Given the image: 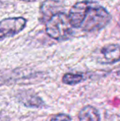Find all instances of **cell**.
Returning <instances> with one entry per match:
<instances>
[{
	"instance_id": "12",
	"label": "cell",
	"mask_w": 120,
	"mask_h": 121,
	"mask_svg": "<svg viewBox=\"0 0 120 121\" xmlns=\"http://www.w3.org/2000/svg\"><path fill=\"white\" fill-rule=\"evenodd\" d=\"M119 25H120V16H119Z\"/></svg>"
},
{
	"instance_id": "5",
	"label": "cell",
	"mask_w": 120,
	"mask_h": 121,
	"mask_svg": "<svg viewBox=\"0 0 120 121\" xmlns=\"http://www.w3.org/2000/svg\"><path fill=\"white\" fill-rule=\"evenodd\" d=\"M120 61V46L110 44L102 47L99 50V62L103 64H114Z\"/></svg>"
},
{
	"instance_id": "3",
	"label": "cell",
	"mask_w": 120,
	"mask_h": 121,
	"mask_svg": "<svg viewBox=\"0 0 120 121\" xmlns=\"http://www.w3.org/2000/svg\"><path fill=\"white\" fill-rule=\"evenodd\" d=\"M26 20L24 17H8L0 22V39L13 36L25 28Z\"/></svg>"
},
{
	"instance_id": "4",
	"label": "cell",
	"mask_w": 120,
	"mask_h": 121,
	"mask_svg": "<svg viewBox=\"0 0 120 121\" xmlns=\"http://www.w3.org/2000/svg\"><path fill=\"white\" fill-rule=\"evenodd\" d=\"M90 1L77 2L71 8L68 13V18L71 25L74 28H80L86 15V12L89 6Z\"/></svg>"
},
{
	"instance_id": "10",
	"label": "cell",
	"mask_w": 120,
	"mask_h": 121,
	"mask_svg": "<svg viewBox=\"0 0 120 121\" xmlns=\"http://www.w3.org/2000/svg\"><path fill=\"white\" fill-rule=\"evenodd\" d=\"M72 119L67 114H58V115H54L51 118L50 121H71Z\"/></svg>"
},
{
	"instance_id": "2",
	"label": "cell",
	"mask_w": 120,
	"mask_h": 121,
	"mask_svg": "<svg viewBox=\"0 0 120 121\" xmlns=\"http://www.w3.org/2000/svg\"><path fill=\"white\" fill-rule=\"evenodd\" d=\"M72 26L71 25L68 16L63 13H58L47 20L45 31L52 39L62 40L67 39L72 33Z\"/></svg>"
},
{
	"instance_id": "7",
	"label": "cell",
	"mask_w": 120,
	"mask_h": 121,
	"mask_svg": "<svg viewBox=\"0 0 120 121\" xmlns=\"http://www.w3.org/2000/svg\"><path fill=\"white\" fill-rule=\"evenodd\" d=\"M79 121H100L99 111L92 105H86L78 114Z\"/></svg>"
},
{
	"instance_id": "6",
	"label": "cell",
	"mask_w": 120,
	"mask_h": 121,
	"mask_svg": "<svg viewBox=\"0 0 120 121\" xmlns=\"http://www.w3.org/2000/svg\"><path fill=\"white\" fill-rule=\"evenodd\" d=\"M17 98L21 104L29 108H41L45 102L32 91H22L18 94Z\"/></svg>"
},
{
	"instance_id": "8",
	"label": "cell",
	"mask_w": 120,
	"mask_h": 121,
	"mask_svg": "<svg viewBox=\"0 0 120 121\" xmlns=\"http://www.w3.org/2000/svg\"><path fill=\"white\" fill-rule=\"evenodd\" d=\"M61 8H61L60 3L58 2L50 0V1H46L43 3V4L41 5V8H40V11L44 16H49V18H50L53 15L60 13L59 10Z\"/></svg>"
},
{
	"instance_id": "11",
	"label": "cell",
	"mask_w": 120,
	"mask_h": 121,
	"mask_svg": "<svg viewBox=\"0 0 120 121\" xmlns=\"http://www.w3.org/2000/svg\"><path fill=\"white\" fill-rule=\"evenodd\" d=\"M22 1H26V2H33V1H35V0H22Z\"/></svg>"
},
{
	"instance_id": "9",
	"label": "cell",
	"mask_w": 120,
	"mask_h": 121,
	"mask_svg": "<svg viewBox=\"0 0 120 121\" xmlns=\"http://www.w3.org/2000/svg\"><path fill=\"white\" fill-rule=\"evenodd\" d=\"M84 77L79 73H66L62 77V82L67 85H77L84 81Z\"/></svg>"
},
{
	"instance_id": "1",
	"label": "cell",
	"mask_w": 120,
	"mask_h": 121,
	"mask_svg": "<svg viewBox=\"0 0 120 121\" xmlns=\"http://www.w3.org/2000/svg\"><path fill=\"white\" fill-rule=\"evenodd\" d=\"M110 20L111 15L104 7L90 1L80 28L87 32L97 31L105 27Z\"/></svg>"
}]
</instances>
